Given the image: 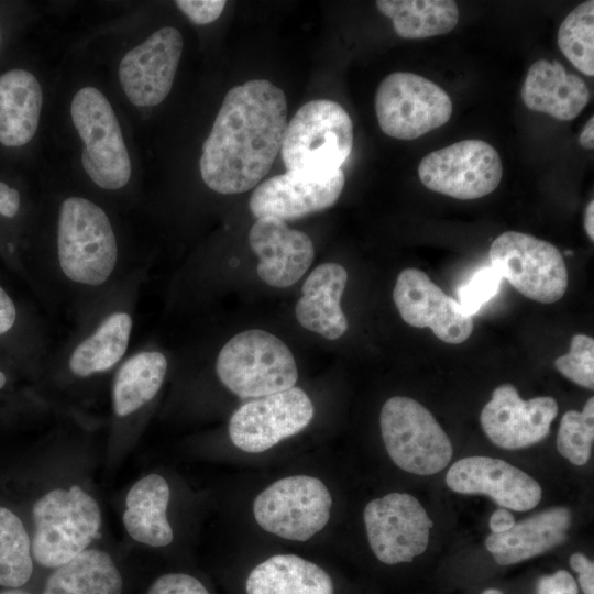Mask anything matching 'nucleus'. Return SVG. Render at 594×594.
Here are the masks:
<instances>
[{"label": "nucleus", "mask_w": 594, "mask_h": 594, "mask_svg": "<svg viewBox=\"0 0 594 594\" xmlns=\"http://www.w3.org/2000/svg\"><path fill=\"white\" fill-rule=\"evenodd\" d=\"M287 124V99L280 88L265 79L232 87L202 144L204 183L224 195L253 188L278 155Z\"/></svg>", "instance_id": "f257e3e1"}, {"label": "nucleus", "mask_w": 594, "mask_h": 594, "mask_svg": "<svg viewBox=\"0 0 594 594\" xmlns=\"http://www.w3.org/2000/svg\"><path fill=\"white\" fill-rule=\"evenodd\" d=\"M32 515V556L47 569H56L88 549L102 522L98 502L78 485L45 493L34 503Z\"/></svg>", "instance_id": "f03ea898"}, {"label": "nucleus", "mask_w": 594, "mask_h": 594, "mask_svg": "<svg viewBox=\"0 0 594 594\" xmlns=\"http://www.w3.org/2000/svg\"><path fill=\"white\" fill-rule=\"evenodd\" d=\"M216 371L220 382L242 399L289 389L298 380L297 364L288 346L258 329L231 338L218 355Z\"/></svg>", "instance_id": "7ed1b4c3"}, {"label": "nucleus", "mask_w": 594, "mask_h": 594, "mask_svg": "<svg viewBox=\"0 0 594 594\" xmlns=\"http://www.w3.org/2000/svg\"><path fill=\"white\" fill-rule=\"evenodd\" d=\"M57 251L61 268L70 280L103 284L118 261L117 239L103 209L87 198L65 199L58 217Z\"/></svg>", "instance_id": "20e7f679"}, {"label": "nucleus", "mask_w": 594, "mask_h": 594, "mask_svg": "<svg viewBox=\"0 0 594 594\" xmlns=\"http://www.w3.org/2000/svg\"><path fill=\"white\" fill-rule=\"evenodd\" d=\"M353 146V124L336 101L311 100L287 124L280 154L289 172L330 173L341 169Z\"/></svg>", "instance_id": "39448f33"}, {"label": "nucleus", "mask_w": 594, "mask_h": 594, "mask_svg": "<svg viewBox=\"0 0 594 594\" xmlns=\"http://www.w3.org/2000/svg\"><path fill=\"white\" fill-rule=\"evenodd\" d=\"M333 499L317 476L294 474L265 486L252 504L255 524L279 539L306 542L321 532L331 518Z\"/></svg>", "instance_id": "423d86ee"}, {"label": "nucleus", "mask_w": 594, "mask_h": 594, "mask_svg": "<svg viewBox=\"0 0 594 594\" xmlns=\"http://www.w3.org/2000/svg\"><path fill=\"white\" fill-rule=\"evenodd\" d=\"M385 449L402 470L431 475L442 471L451 460L452 444L431 413L417 400L394 396L380 414Z\"/></svg>", "instance_id": "0eeeda50"}, {"label": "nucleus", "mask_w": 594, "mask_h": 594, "mask_svg": "<svg viewBox=\"0 0 594 594\" xmlns=\"http://www.w3.org/2000/svg\"><path fill=\"white\" fill-rule=\"evenodd\" d=\"M75 129L84 143L81 163L86 174L103 189H120L131 177V161L118 118L97 88L79 89L70 105Z\"/></svg>", "instance_id": "6e6552de"}, {"label": "nucleus", "mask_w": 594, "mask_h": 594, "mask_svg": "<svg viewBox=\"0 0 594 594\" xmlns=\"http://www.w3.org/2000/svg\"><path fill=\"white\" fill-rule=\"evenodd\" d=\"M375 112L385 134L414 140L446 124L452 114V101L433 81L414 73L396 72L381 81Z\"/></svg>", "instance_id": "1a4fd4ad"}, {"label": "nucleus", "mask_w": 594, "mask_h": 594, "mask_svg": "<svg viewBox=\"0 0 594 594\" xmlns=\"http://www.w3.org/2000/svg\"><path fill=\"white\" fill-rule=\"evenodd\" d=\"M491 266L525 297L552 304L563 297L568 271L561 252L534 235L506 231L490 248Z\"/></svg>", "instance_id": "9d476101"}, {"label": "nucleus", "mask_w": 594, "mask_h": 594, "mask_svg": "<svg viewBox=\"0 0 594 594\" xmlns=\"http://www.w3.org/2000/svg\"><path fill=\"white\" fill-rule=\"evenodd\" d=\"M418 174L430 190L466 200L494 191L502 179L503 165L491 144L469 139L427 154Z\"/></svg>", "instance_id": "9b49d317"}, {"label": "nucleus", "mask_w": 594, "mask_h": 594, "mask_svg": "<svg viewBox=\"0 0 594 594\" xmlns=\"http://www.w3.org/2000/svg\"><path fill=\"white\" fill-rule=\"evenodd\" d=\"M314 415L308 394L294 386L241 405L230 417L228 433L237 449L262 453L302 431Z\"/></svg>", "instance_id": "f8f14e48"}, {"label": "nucleus", "mask_w": 594, "mask_h": 594, "mask_svg": "<svg viewBox=\"0 0 594 594\" xmlns=\"http://www.w3.org/2000/svg\"><path fill=\"white\" fill-rule=\"evenodd\" d=\"M363 520L372 552L387 565L411 562L422 554L433 526L417 498L398 492L370 501Z\"/></svg>", "instance_id": "ddd939ff"}, {"label": "nucleus", "mask_w": 594, "mask_h": 594, "mask_svg": "<svg viewBox=\"0 0 594 594\" xmlns=\"http://www.w3.org/2000/svg\"><path fill=\"white\" fill-rule=\"evenodd\" d=\"M183 46L182 33L166 26L122 57L118 70L119 80L134 106L153 107L166 99L173 87Z\"/></svg>", "instance_id": "4468645a"}, {"label": "nucleus", "mask_w": 594, "mask_h": 594, "mask_svg": "<svg viewBox=\"0 0 594 594\" xmlns=\"http://www.w3.org/2000/svg\"><path fill=\"white\" fill-rule=\"evenodd\" d=\"M393 298L407 324L430 328L446 343H462L473 331L472 316L465 314L457 299L444 294L420 270L405 268L399 273Z\"/></svg>", "instance_id": "2eb2a0df"}, {"label": "nucleus", "mask_w": 594, "mask_h": 594, "mask_svg": "<svg viewBox=\"0 0 594 594\" xmlns=\"http://www.w3.org/2000/svg\"><path fill=\"white\" fill-rule=\"evenodd\" d=\"M345 183L344 173H298L287 170L260 184L249 207L256 219L274 217L296 220L332 207Z\"/></svg>", "instance_id": "dca6fc26"}, {"label": "nucleus", "mask_w": 594, "mask_h": 594, "mask_svg": "<svg viewBox=\"0 0 594 594\" xmlns=\"http://www.w3.org/2000/svg\"><path fill=\"white\" fill-rule=\"evenodd\" d=\"M558 414L553 397L528 400L519 397L516 387L504 384L494 389L481 413V426L488 439L499 448L516 450L543 440Z\"/></svg>", "instance_id": "f3484780"}, {"label": "nucleus", "mask_w": 594, "mask_h": 594, "mask_svg": "<svg viewBox=\"0 0 594 594\" xmlns=\"http://www.w3.org/2000/svg\"><path fill=\"white\" fill-rule=\"evenodd\" d=\"M447 485L459 494L487 495L502 508L526 512L541 499L539 483L518 468L495 458L469 457L453 463Z\"/></svg>", "instance_id": "a211bd4d"}, {"label": "nucleus", "mask_w": 594, "mask_h": 594, "mask_svg": "<svg viewBox=\"0 0 594 594\" xmlns=\"http://www.w3.org/2000/svg\"><path fill=\"white\" fill-rule=\"evenodd\" d=\"M249 242L258 257L260 278L273 287L292 286L314 261L311 239L274 217L257 219L251 227Z\"/></svg>", "instance_id": "6ab92c4d"}, {"label": "nucleus", "mask_w": 594, "mask_h": 594, "mask_svg": "<svg viewBox=\"0 0 594 594\" xmlns=\"http://www.w3.org/2000/svg\"><path fill=\"white\" fill-rule=\"evenodd\" d=\"M520 97L532 111L571 121L586 107L590 90L581 77L568 73L558 61L538 59L528 69Z\"/></svg>", "instance_id": "aec40b11"}, {"label": "nucleus", "mask_w": 594, "mask_h": 594, "mask_svg": "<svg viewBox=\"0 0 594 594\" xmlns=\"http://www.w3.org/2000/svg\"><path fill=\"white\" fill-rule=\"evenodd\" d=\"M571 512L553 507L515 522L505 532L492 534L485 548L499 565H510L540 556L566 539Z\"/></svg>", "instance_id": "412c9836"}, {"label": "nucleus", "mask_w": 594, "mask_h": 594, "mask_svg": "<svg viewBox=\"0 0 594 594\" xmlns=\"http://www.w3.org/2000/svg\"><path fill=\"white\" fill-rule=\"evenodd\" d=\"M348 280V273L338 263H322L306 278L302 296L296 305V318L307 330L328 340L342 337L348 320L340 300Z\"/></svg>", "instance_id": "4be33fe9"}, {"label": "nucleus", "mask_w": 594, "mask_h": 594, "mask_svg": "<svg viewBox=\"0 0 594 594\" xmlns=\"http://www.w3.org/2000/svg\"><path fill=\"white\" fill-rule=\"evenodd\" d=\"M243 590L244 594H336L326 569L294 553L273 554L255 564Z\"/></svg>", "instance_id": "5701e85b"}, {"label": "nucleus", "mask_w": 594, "mask_h": 594, "mask_svg": "<svg viewBox=\"0 0 594 594\" xmlns=\"http://www.w3.org/2000/svg\"><path fill=\"white\" fill-rule=\"evenodd\" d=\"M170 488L160 474L152 473L132 485L125 498L123 525L138 542L160 548L174 539L167 518Z\"/></svg>", "instance_id": "b1692460"}, {"label": "nucleus", "mask_w": 594, "mask_h": 594, "mask_svg": "<svg viewBox=\"0 0 594 594\" xmlns=\"http://www.w3.org/2000/svg\"><path fill=\"white\" fill-rule=\"evenodd\" d=\"M43 92L36 77L15 68L0 76V143L21 146L36 133Z\"/></svg>", "instance_id": "393cba45"}, {"label": "nucleus", "mask_w": 594, "mask_h": 594, "mask_svg": "<svg viewBox=\"0 0 594 594\" xmlns=\"http://www.w3.org/2000/svg\"><path fill=\"white\" fill-rule=\"evenodd\" d=\"M123 580L113 559L99 549H86L54 569L42 594H122Z\"/></svg>", "instance_id": "a878e982"}, {"label": "nucleus", "mask_w": 594, "mask_h": 594, "mask_svg": "<svg viewBox=\"0 0 594 594\" xmlns=\"http://www.w3.org/2000/svg\"><path fill=\"white\" fill-rule=\"evenodd\" d=\"M166 372L167 360L157 351H143L125 361L112 386L116 415L129 416L152 400L161 389Z\"/></svg>", "instance_id": "bb28decb"}, {"label": "nucleus", "mask_w": 594, "mask_h": 594, "mask_svg": "<svg viewBox=\"0 0 594 594\" xmlns=\"http://www.w3.org/2000/svg\"><path fill=\"white\" fill-rule=\"evenodd\" d=\"M375 4L392 20L395 33L407 40L449 33L459 21L452 0H378Z\"/></svg>", "instance_id": "cd10ccee"}, {"label": "nucleus", "mask_w": 594, "mask_h": 594, "mask_svg": "<svg viewBox=\"0 0 594 594\" xmlns=\"http://www.w3.org/2000/svg\"><path fill=\"white\" fill-rule=\"evenodd\" d=\"M132 330L127 312L108 316L97 330L73 351L69 369L78 377H88L113 367L124 355Z\"/></svg>", "instance_id": "c85d7f7f"}, {"label": "nucleus", "mask_w": 594, "mask_h": 594, "mask_svg": "<svg viewBox=\"0 0 594 594\" xmlns=\"http://www.w3.org/2000/svg\"><path fill=\"white\" fill-rule=\"evenodd\" d=\"M33 572V556L28 531L21 519L0 506V586L19 588Z\"/></svg>", "instance_id": "c756f323"}, {"label": "nucleus", "mask_w": 594, "mask_h": 594, "mask_svg": "<svg viewBox=\"0 0 594 594\" xmlns=\"http://www.w3.org/2000/svg\"><path fill=\"white\" fill-rule=\"evenodd\" d=\"M562 54L581 73L594 75V1L588 0L572 10L558 31Z\"/></svg>", "instance_id": "7c9ffc66"}, {"label": "nucleus", "mask_w": 594, "mask_h": 594, "mask_svg": "<svg viewBox=\"0 0 594 594\" xmlns=\"http://www.w3.org/2000/svg\"><path fill=\"white\" fill-rule=\"evenodd\" d=\"M594 440V398L587 399L582 411L568 410L557 435L559 453L574 465H584Z\"/></svg>", "instance_id": "2f4dec72"}, {"label": "nucleus", "mask_w": 594, "mask_h": 594, "mask_svg": "<svg viewBox=\"0 0 594 594\" xmlns=\"http://www.w3.org/2000/svg\"><path fill=\"white\" fill-rule=\"evenodd\" d=\"M554 367L563 376L587 389L594 388V340L586 334L571 339L569 353L554 361Z\"/></svg>", "instance_id": "473e14b6"}, {"label": "nucleus", "mask_w": 594, "mask_h": 594, "mask_svg": "<svg viewBox=\"0 0 594 594\" xmlns=\"http://www.w3.org/2000/svg\"><path fill=\"white\" fill-rule=\"evenodd\" d=\"M502 280L503 278L491 265L479 268L457 290L462 310L469 316L475 315L498 293Z\"/></svg>", "instance_id": "72a5a7b5"}, {"label": "nucleus", "mask_w": 594, "mask_h": 594, "mask_svg": "<svg viewBox=\"0 0 594 594\" xmlns=\"http://www.w3.org/2000/svg\"><path fill=\"white\" fill-rule=\"evenodd\" d=\"M146 594H211L205 584L191 574L170 572L158 576Z\"/></svg>", "instance_id": "f704fd0d"}, {"label": "nucleus", "mask_w": 594, "mask_h": 594, "mask_svg": "<svg viewBox=\"0 0 594 594\" xmlns=\"http://www.w3.org/2000/svg\"><path fill=\"white\" fill-rule=\"evenodd\" d=\"M175 4L193 23L204 25L220 16L227 2L224 0H177Z\"/></svg>", "instance_id": "c9c22d12"}, {"label": "nucleus", "mask_w": 594, "mask_h": 594, "mask_svg": "<svg viewBox=\"0 0 594 594\" xmlns=\"http://www.w3.org/2000/svg\"><path fill=\"white\" fill-rule=\"evenodd\" d=\"M536 594H579V585L568 571L559 570L538 580Z\"/></svg>", "instance_id": "e433bc0d"}, {"label": "nucleus", "mask_w": 594, "mask_h": 594, "mask_svg": "<svg viewBox=\"0 0 594 594\" xmlns=\"http://www.w3.org/2000/svg\"><path fill=\"white\" fill-rule=\"evenodd\" d=\"M570 566L578 573V583L584 594H594V564L582 553L570 557Z\"/></svg>", "instance_id": "4c0bfd02"}, {"label": "nucleus", "mask_w": 594, "mask_h": 594, "mask_svg": "<svg viewBox=\"0 0 594 594\" xmlns=\"http://www.w3.org/2000/svg\"><path fill=\"white\" fill-rule=\"evenodd\" d=\"M21 197L16 189L0 182V215L12 218L20 208Z\"/></svg>", "instance_id": "58836bf2"}, {"label": "nucleus", "mask_w": 594, "mask_h": 594, "mask_svg": "<svg viewBox=\"0 0 594 594\" xmlns=\"http://www.w3.org/2000/svg\"><path fill=\"white\" fill-rule=\"evenodd\" d=\"M15 318V306L10 296L0 286V334L6 333L13 327Z\"/></svg>", "instance_id": "ea45409f"}, {"label": "nucleus", "mask_w": 594, "mask_h": 594, "mask_svg": "<svg viewBox=\"0 0 594 594\" xmlns=\"http://www.w3.org/2000/svg\"><path fill=\"white\" fill-rule=\"evenodd\" d=\"M514 525L515 518L506 508L495 510L490 519V528L493 534L508 531Z\"/></svg>", "instance_id": "a19ab883"}, {"label": "nucleus", "mask_w": 594, "mask_h": 594, "mask_svg": "<svg viewBox=\"0 0 594 594\" xmlns=\"http://www.w3.org/2000/svg\"><path fill=\"white\" fill-rule=\"evenodd\" d=\"M579 143L585 150L594 148V118L593 116L586 121L585 125L583 127L579 136Z\"/></svg>", "instance_id": "79ce46f5"}, {"label": "nucleus", "mask_w": 594, "mask_h": 594, "mask_svg": "<svg viewBox=\"0 0 594 594\" xmlns=\"http://www.w3.org/2000/svg\"><path fill=\"white\" fill-rule=\"evenodd\" d=\"M584 229L591 239L594 240V200H591L584 211Z\"/></svg>", "instance_id": "37998d69"}, {"label": "nucleus", "mask_w": 594, "mask_h": 594, "mask_svg": "<svg viewBox=\"0 0 594 594\" xmlns=\"http://www.w3.org/2000/svg\"><path fill=\"white\" fill-rule=\"evenodd\" d=\"M0 594H30L25 591H22V590H18V588H11V590H7V591H2L0 592Z\"/></svg>", "instance_id": "c03bdc74"}, {"label": "nucleus", "mask_w": 594, "mask_h": 594, "mask_svg": "<svg viewBox=\"0 0 594 594\" xmlns=\"http://www.w3.org/2000/svg\"><path fill=\"white\" fill-rule=\"evenodd\" d=\"M482 594H504V593L497 588H487L483 591Z\"/></svg>", "instance_id": "a18cd8bd"}, {"label": "nucleus", "mask_w": 594, "mask_h": 594, "mask_svg": "<svg viewBox=\"0 0 594 594\" xmlns=\"http://www.w3.org/2000/svg\"><path fill=\"white\" fill-rule=\"evenodd\" d=\"M7 382L6 375L0 371V389L4 387Z\"/></svg>", "instance_id": "49530a36"}, {"label": "nucleus", "mask_w": 594, "mask_h": 594, "mask_svg": "<svg viewBox=\"0 0 594 594\" xmlns=\"http://www.w3.org/2000/svg\"><path fill=\"white\" fill-rule=\"evenodd\" d=\"M0 43H1V36H0Z\"/></svg>", "instance_id": "de8ad7c7"}]
</instances>
